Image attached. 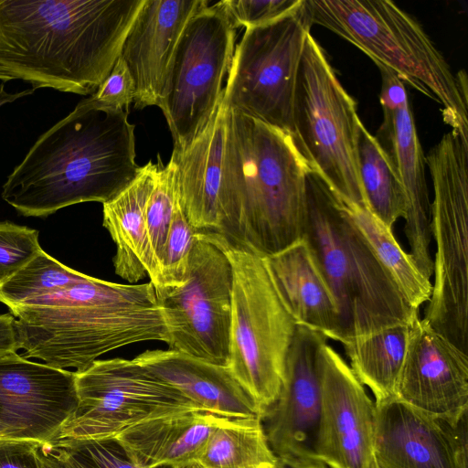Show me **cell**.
I'll return each mask as SVG.
<instances>
[{
  "instance_id": "39",
  "label": "cell",
  "mask_w": 468,
  "mask_h": 468,
  "mask_svg": "<svg viewBox=\"0 0 468 468\" xmlns=\"http://www.w3.org/2000/svg\"><path fill=\"white\" fill-rule=\"evenodd\" d=\"M276 466L277 468H329L316 458L278 459Z\"/></svg>"
},
{
  "instance_id": "29",
  "label": "cell",
  "mask_w": 468,
  "mask_h": 468,
  "mask_svg": "<svg viewBox=\"0 0 468 468\" xmlns=\"http://www.w3.org/2000/svg\"><path fill=\"white\" fill-rule=\"evenodd\" d=\"M277 461L257 416L230 419L218 427L197 463L203 468H271Z\"/></svg>"
},
{
  "instance_id": "2",
  "label": "cell",
  "mask_w": 468,
  "mask_h": 468,
  "mask_svg": "<svg viewBox=\"0 0 468 468\" xmlns=\"http://www.w3.org/2000/svg\"><path fill=\"white\" fill-rule=\"evenodd\" d=\"M127 114L81 100L37 139L5 181L2 198L19 214L38 218L114 198L142 167Z\"/></svg>"
},
{
  "instance_id": "7",
  "label": "cell",
  "mask_w": 468,
  "mask_h": 468,
  "mask_svg": "<svg viewBox=\"0 0 468 468\" xmlns=\"http://www.w3.org/2000/svg\"><path fill=\"white\" fill-rule=\"evenodd\" d=\"M202 233L223 250L232 267L227 367L263 418L280 394L297 324L276 291L264 257L221 235Z\"/></svg>"
},
{
  "instance_id": "33",
  "label": "cell",
  "mask_w": 468,
  "mask_h": 468,
  "mask_svg": "<svg viewBox=\"0 0 468 468\" xmlns=\"http://www.w3.org/2000/svg\"><path fill=\"white\" fill-rule=\"evenodd\" d=\"M175 170V165L171 160L164 165L158 155L155 183L145 210L146 228L159 272L176 202Z\"/></svg>"
},
{
  "instance_id": "26",
  "label": "cell",
  "mask_w": 468,
  "mask_h": 468,
  "mask_svg": "<svg viewBox=\"0 0 468 468\" xmlns=\"http://www.w3.org/2000/svg\"><path fill=\"white\" fill-rule=\"evenodd\" d=\"M410 324L390 326L342 344L349 367L358 380L371 390L375 404L395 398Z\"/></svg>"
},
{
  "instance_id": "8",
  "label": "cell",
  "mask_w": 468,
  "mask_h": 468,
  "mask_svg": "<svg viewBox=\"0 0 468 468\" xmlns=\"http://www.w3.org/2000/svg\"><path fill=\"white\" fill-rule=\"evenodd\" d=\"M433 185V283L423 319L463 352L468 349V138L445 133L429 152Z\"/></svg>"
},
{
  "instance_id": "18",
  "label": "cell",
  "mask_w": 468,
  "mask_h": 468,
  "mask_svg": "<svg viewBox=\"0 0 468 468\" xmlns=\"http://www.w3.org/2000/svg\"><path fill=\"white\" fill-rule=\"evenodd\" d=\"M375 408L379 468H468L467 417L453 425L396 398Z\"/></svg>"
},
{
  "instance_id": "42",
  "label": "cell",
  "mask_w": 468,
  "mask_h": 468,
  "mask_svg": "<svg viewBox=\"0 0 468 468\" xmlns=\"http://www.w3.org/2000/svg\"><path fill=\"white\" fill-rule=\"evenodd\" d=\"M171 468H203L197 462L186 463L183 464H179Z\"/></svg>"
},
{
  "instance_id": "15",
  "label": "cell",
  "mask_w": 468,
  "mask_h": 468,
  "mask_svg": "<svg viewBox=\"0 0 468 468\" xmlns=\"http://www.w3.org/2000/svg\"><path fill=\"white\" fill-rule=\"evenodd\" d=\"M381 75L380 135L403 188L406 213L404 232L419 271L431 280V202L429 197L424 156L405 83L389 68L375 63Z\"/></svg>"
},
{
  "instance_id": "19",
  "label": "cell",
  "mask_w": 468,
  "mask_h": 468,
  "mask_svg": "<svg viewBox=\"0 0 468 468\" xmlns=\"http://www.w3.org/2000/svg\"><path fill=\"white\" fill-rule=\"evenodd\" d=\"M327 337L297 325L289 347L280 394L262 422L279 460L315 458L319 418L317 356Z\"/></svg>"
},
{
  "instance_id": "30",
  "label": "cell",
  "mask_w": 468,
  "mask_h": 468,
  "mask_svg": "<svg viewBox=\"0 0 468 468\" xmlns=\"http://www.w3.org/2000/svg\"><path fill=\"white\" fill-rule=\"evenodd\" d=\"M90 277L62 264L41 249L23 267L0 282V303L10 309L69 288Z\"/></svg>"
},
{
  "instance_id": "5",
  "label": "cell",
  "mask_w": 468,
  "mask_h": 468,
  "mask_svg": "<svg viewBox=\"0 0 468 468\" xmlns=\"http://www.w3.org/2000/svg\"><path fill=\"white\" fill-rule=\"evenodd\" d=\"M337 304L344 344L419 316L366 240L339 207L335 192L313 169L306 176L302 237Z\"/></svg>"
},
{
  "instance_id": "11",
  "label": "cell",
  "mask_w": 468,
  "mask_h": 468,
  "mask_svg": "<svg viewBox=\"0 0 468 468\" xmlns=\"http://www.w3.org/2000/svg\"><path fill=\"white\" fill-rule=\"evenodd\" d=\"M303 4L269 24L245 28L223 89L226 108L289 134L299 63L312 26Z\"/></svg>"
},
{
  "instance_id": "1",
  "label": "cell",
  "mask_w": 468,
  "mask_h": 468,
  "mask_svg": "<svg viewBox=\"0 0 468 468\" xmlns=\"http://www.w3.org/2000/svg\"><path fill=\"white\" fill-rule=\"evenodd\" d=\"M144 0H0V80L92 95Z\"/></svg>"
},
{
  "instance_id": "16",
  "label": "cell",
  "mask_w": 468,
  "mask_h": 468,
  "mask_svg": "<svg viewBox=\"0 0 468 468\" xmlns=\"http://www.w3.org/2000/svg\"><path fill=\"white\" fill-rule=\"evenodd\" d=\"M77 405L74 371L16 352L0 357V423L5 438L50 441Z\"/></svg>"
},
{
  "instance_id": "14",
  "label": "cell",
  "mask_w": 468,
  "mask_h": 468,
  "mask_svg": "<svg viewBox=\"0 0 468 468\" xmlns=\"http://www.w3.org/2000/svg\"><path fill=\"white\" fill-rule=\"evenodd\" d=\"M319 418L314 457L329 468H369L374 460L375 402L327 342L317 356Z\"/></svg>"
},
{
  "instance_id": "20",
  "label": "cell",
  "mask_w": 468,
  "mask_h": 468,
  "mask_svg": "<svg viewBox=\"0 0 468 468\" xmlns=\"http://www.w3.org/2000/svg\"><path fill=\"white\" fill-rule=\"evenodd\" d=\"M207 0H144L122 42L120 58L135 86L134 108H161L169 69L189 18Z\"/></svg>"
},
{
  "instance_id": "10",
  "label": "cell",
  "mask_w": 468,
  "mask_h": 468,
  "mask_svg": "<svg viewBox=\"0 0 468 468\" xmlns=\"http://www.w3.org/2000/svg\"><path fill=\"white\" fill-rule=\"evenodd\" d=\"M74 373L78 405L54 440H112L151 419L204 410L134 358L98 359Z\"/></svg>"
},
{
  "instance_id": "6",
  "label": "cell",
  "mask_w": 468,
  "mask_h": 468,
  "mask_svg": "<svg viewBox=\"0 0 468 468\" xmlns=\"http://www.w3.org/2000/svg\"><path fill=\"white\" fill-rule=\"evenodd\" d=\"M310 23L347 40L375 63L441 105L444 122L468 138V85L422 26L389 0H304Z\"/></svg>"
},
{
  "instance_id": "34",
  "label": "cell",
  "mask_w": 468,
  "mask_h": 468,
  "mask_svg": "<svg viewBox=\"0 0 468 468\" xmlns=\"http://www.w3.org/2000/svg\"><path fill=\"white\" fill-rule=\"evenodd\" d=\"M40 250L37 229L10 221L0 222V282L23 267Z\"/></svg>"
},
{
  "instance_id": "41",
  "label": "cell",
  "mask_w": 468,
  "mask_h": 468,
  "mask_svg": "<svg viewBox=\"0 0 468 468\" xmlns=\"http://www.w3.org/2000/svg\"><path fill=\"white\" fill-rule=\"evenodd\" d=\"M39 468H56L53 463L48 458L41 449L40 443L37 448Z\"/></svg>"
},
{
  "instance_id": "32",
  "label": "cell",
  "mask_w": 468,
  "mask_h": 468,
  "mask_svg": "<svg viewBox=\"0 0 468 468\" xmlns=\"http://www.w3.org/2000/svg\"><path fill=\"white\" fill-rule=\"evenodd\" d=\"M196 230L186 219L176 197L174 216L165 244L155 293L174 290L184 284Z\"/></svg>"
},
{
  "instance_id": "36",
  "label": "cell",
  "mask_w": 468,
  "mask_h": 468,
  "mask_svg": "<svg viewBox=\"0 0 468 468\" xmlns=\"http://www.w3.org/2000/svg\"><path fill=\"white\" fill-rule=\"evenodd\" d=\"M134 95L133 80L126 64L119 56L106 80L88 98L100 107L124 110L133 102Z\"/></svg>"
},
{
  "instance_id": "24",
  "label": "cell",
  "mask_w": 468,
  "mask_h": 468,
  "mask_svg": "<svg viewBox=\"0 0 468 468\" xmlns=\"http://www.w3.org/2000/svg\"><path fill=\"white\" fill-rule=\"evenodd\" d=\"M229 420L192 410L145 420L115 440L136 468L174 467L197 462L213 431Z\"/></svg>"
},
{
  "instance_id": "27",
  "label": "cell",
  "mask_w": 468,
  "mask_h": 468,
  "mask_svg": "<svg viewBox=\"0 0 468 468\" xmlns=\"http://www.w3.org/2000/svg\"><path fill=\"white\" fill-rule=\"evenodd\" d=\"M335 194L341 210L391 275L411 307L419 311L430 300L432 290L431 280L419 271L411 255L403 250L392 229L375 217L367 207Z\"/></svg>"
},
{
  "instance_id": "31",
  "label": "cell",
  "mask_w": 468,
  "mask_h": 468,
  "mask_svg": "<svg viewBox=\"0 0 468 468\" xmlns=\"http://www.w3.org/2000/svg\"><path fill=\"white\" fill-rule=\"evenodd\" d=\"M40 446L56 468H136L115 439H58Z\"/></svg>"
},
{
  "instance_id": "23",
  "label": "cell",
  "mask_w": 468,
  "mask_h": 468,
  "mask_svg": "<svg viewBox=\"0 0 468 468\" xmlns=\"http://www.w3.org/2000/svg\"><path fill=\"white\" fill-rule=\"evenodd\" d=\"M134 359L206 411L230 419L261 418L252 398L227 367L169 348L146 350Z\"/></svg>"
},
{
  "instance_id": "35",
  "label": "cell",
  "mask_w": 468,
  "mask_h": 468,
  "mask_svg": "<svg viewBox=\"0 0 468 468\" xmlns=\"http://www.w3.org/2000/svg\"><path fill=\"white\" fill-rule=\"evenodd\" d=\"M233 27L245 28L269 24L298 9L303 0L220 1Z\"/></svg>"
},
{
  "instance_id": "21",
  "label": "cell",
  "mask_w": 468,
  "mask_h": 468,
  "mask_svg": "<svg viewBox=\"0 0 468 468\" xmlns=\"http://www.w3.org/2000/svg\"><path fill=\"white\" fill-rule=\"evenodd\" d=\"M225 107L221 102L203 131L184 150L173 149L176 197L186 219L199 232L223 236L220 206L225 144Z\"/></svg>"
},
{
  "instance_id": "43",
  "label": "cell",
  "mask_w": 468,
  "mask_h": 468,
  "mask_svg": "<svg viewBox=\"0 0 468 468\" xmlns=\"http://www.w3.org/2000/svg\"><path fill=\"white\" fill-rule=\"evenodd\" d=\"M6 437V428L0 423V438Z\"/></svg>"
},
{
  "instance_id": "38",
  "label": "cell",
  "mask_w": 468,
  "mask_h": 468,
  "mask_svg": "<svg viewBox=\"0 0 468 468\" xmlns=\"http://www.w3.org/2000/svg\"><path fill=\"white\" fill-rule=\"evenodd\" d=\"M18 349L15 317L11 314H0V357L16 353Z\"/></svg>"
},
{
  "instance_id": "17",
  "label": "cell",
  "mask_w": 468,
  "mask_h": 468,
  "mask_svg": "<svg viewBox=\"0 0 468 468\" xmlns=\"http://www.w3.org/2000/svg\"><path fill=\"white\" fill-rule=\"evenodd\" d=\"M395 398L420 411L457 425L468 412V355L416 317Z\"/></svg>"
},
{
  "instance_id": "44",
  "label": "cell",
  "mask_w": 468,
  "mask_h": 468,
  "mask_svg": "<svg viewBox=\"0 0 468 468\" xmlns=\"http://www.w3.org/2000/svg\"><path fill=\"white\" fill-rule=\"evenodd\" d=\"M369 468H379L375 461V459L373 460V462L371 463Z\"/></svg>"
},
{
  "instance_id": "37",
  "label": "cell",
  "mask_w": 468,
  "mask_h": 468,
  "mask_svg": "<svg viewBox=\"0 0 468 468\" xmlns=\"http://www.w3.org/2000/svg\"><path fill=\"white\" fill-rule=\"evenodd\" d=\"M39 443L30 440L0 438V468H39Z\"/></svg>"
},
{
  "instance_id": "13",
  "label": "cell",
  "mask_w": 468,
  "mask_h": 468,
  "mask_svg": "<svg viewBox=\"0 0 468 468\" xmlns=\"http://www.w3.org/2000/svg\"><path fill=\"white\" fill-rule=\"evenodd\" d=\"M232 281L226 253L197 231L184 284L156 294L169 331V349L227 367Z\"/></svg>"
},
{
  "instance_id": "22",
  "label": "cell",
  "mask_w": 468,
  "mask_h": 468,
  "mask_svg": "<svg viewBox=\"0 0 468 468\" xmlns=\"http://www.w3.org/2000/svg\"><path fill=\"white\" fill-rule=\"evenodd\" d=\"M264 259L276 291L295 324L340 342L337 304L306 241L302 238Z\"/></svg>"
},
{
  "instance_id": "28",
  "label": "cell",
  "mask_w": 468,
  "mask_h": 468,
  "mask_svg": "<svg viewBox=\"0 0 468 468\" xmlns=\"http://www.w3.org/2000/svg\"><path fill=\"white\" fill-rule=\"evenodd\" d=\"M356 156L367 209L387 227L393 229L398 219L405 217L403 188L388 154L362 122L358 124Z\"/></svg>"
},
{
  "instance_id": "45",
  "label": "cell",
  "mask_w": 468,
  "mask_h": 468,
  "mask_svg": "<svg viewBox=\"0 0 468 468\" xmlns=\"http://www.w3.org/2000/svg\"><path fill=\"white\" fill-rule=\"evenodd\" d=\"M271 468H277V466H276V464H275V466H273V467H271Z\"/></svg>"
},
{
  "instance_id": "9",
  "label": "cell",
  "mask_w": 468,
  "mask_h": 468,
  "mask_svg": "<svg viewBox=\"0 0 468 468\" xmlns=\"http://www.w3.org/2000/svg\"><path fill=\"white\" fill-rule=\"evenodd\" d=\"M360 119L324 49L308 33L296 77L292 137L308 165L342 198L366 207L357 168Z\"/></svg>"
},
{
  "instance_id": "40",
  "label": "cell",
  "mask_w": 468,
  "mask_h": 468,
  "mask_svg": "<svg viewBox=\"0 0 468 468\" xmlns=\"http://www.w3.org/2000/svg\"><path fill=\"white\" fill-rule=\"evenodd\" d=\"M33 89H27L16 92H8L5 90L4 83L0 85V109L5 104L12 103L23 97L31 95L34 93Z\"/></svg>"
},
{
  "instance_id": "4",
  "label": "cell",
  "mask_w": 468,
  "mask_h": 468,
  "mask_svg": "<svg viewBox=\"0 0 468 468\" xmlns=\"http://www.w3.org/2000/svg\"><path fill=\"white\" fill-rule=\"evenodd\" d=\"M20 349L56 368L80 372L114 349L145 341L169 342L155 290L90 277L9 309Z\"/></svg>"
},
{
  "instance_id": "25",
  "label": "cell",
  "mask_w": 468,
  "mask_h": 468,
  "mask_svg": "<svg viewBox=\"0 0 468 468\" xmlns=\"http://www.w3.org/2000/svg\"><path fill=\"white\" fill-rule=\"evenodd\" d=\"M157 164L151 160L141 167L135 179L112 200L102 204V225L116 245L115 273L129 283L148 276L154 286L159 268L145 221L148 199L154 189Z\"/></svg>"
},
{
  "instance_id": "3",
  "label": "cell",
  "mask_w": 468,
  "mask_h": 468,
  "mask_svg": "<svg viewBox=\"0 0 468 468\" xmlns=\"http://www.w3.org/2000/svg\"><path fill=\"white\" fill-rule=\"evenodd\" d=\"M225 122L223 237L271 256L303 237L311 167L291 134L226 107Z\"/></svg>"
},
{
  "instance_id": "12",
  "label": "cell",
  "mask_w": 468,
  "mask_h": 468,
  "mask_svg": "<svg viewBox=\"0 0 468 468\" xmlns=\"http://www.w3.org/2000/svg\"><path fill=\"white\" fill-rule=\"evenodd\" d=\"M236 28L221 2H209L187 21L168 72L161 110L174 140L186 149L203 131L223 97Z\"/></svg>"
}]
</instances>
